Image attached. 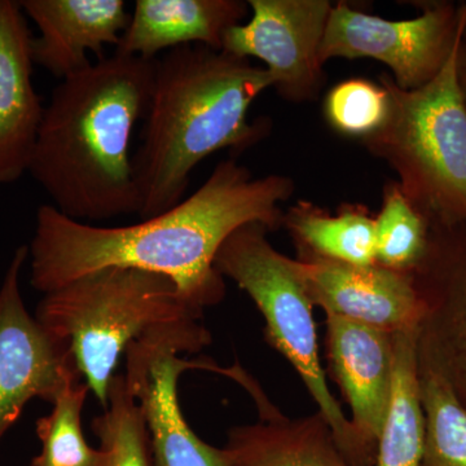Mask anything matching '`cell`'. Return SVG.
Returning a JSON list of instances; mask_svg holds the SVG:
<instances>
[{"mask_svg":"<svg viewBox=\"0 0 466 466\" xmlns=\"http://www.w3.org/2000/svg\"><path fill=\"white\" fill-rule=\"evenodd\" d=\"M294 188L289 177H256L226 159L177 207L131 226L90 225L41 205L27 247L30 283L46 294L106 267H127L167 276L204 311L226 296L225 279L214 263L223 242L249 223L268 231L283 226L280 207Z\"/></svg>","mask_w":466,"mask_h":466,"instance_id":"1","label":"cell"},{"mask_svg":"<svg viewBox=\"0 0 466 466\" xmlns=\"http://www.w3.org/2000/svg\"><path fill=\"white\" fill-rule=\"evenodd\" d=\"M155 73L156 60L115 52L52 91L27 173L64 216L87 223L139 214L130 146Z\"/></svg>","mask_w":466,"mask_h":466,"instance_id":"2","label":"cell"},{"mask_svg":"<svg viewBox=\"0 0 466 466\" xmlns=\"http://www.w3.org/2000/svg\"><path fill=\"white\" fill-rule=\"evenodd\" d=\"M272 78L266 67L207 46L186 45L156 58L155 84L133 157L140 220L184 200L196 167L222 149H249L268 134L249 122L254 100Z\"/></svg>","mask_w":466,"mask_h":466,"instance_id":"3","label":"cell"},{"mask_svg":"<svg viewBox=\"0 0 466 466\" xmlns=\"http://www.w3.org/2000/svg\"><path fill=\"white\" fill-rule=\"evenodd\" d=\"M202 315L167 276L106 267L46 293L34 317L69 346L79 375L106 408L130 345L156 328Z\"/></svg>","mask_w":466,"mask_h":466,"instance_id":"4","label":"cell"},{"mask_svg":"<svg viewBox=\"0 0 466 466\" xmlns=\"http://www.w3.org/2000/svg\"><path fill=\"white\" fill-rule=\"evenodd\" d=\"M460 38L440 75L417 90H401L389 73L380 75L389 94L388 118L360 140L397 173L401 192L431 228L466 225V106L456 78Z\"/></svg>","mask_w":466,"mask_h":466,"instance_id":"5","label":"cell"},{"mask_svg":"<svg viewBox=\"0 0 466 466\" xmlns=\"http://www.w3.org/2000/svg\"><path fill=\"white\" fill-rule=\"evenodd\" d=\"M267 227L249 223L223 242L216 268L244 290L266 321V339L293 366L332 429L339 449L354 466H375L376 455L361 443L333 397L319 355L317 325L297 259L285 257L267 238Z\"/></svg>","mask_w":466,"mask_h":466,"instance_id":"6","label":"cell"},{"mask_svg":"<svg viewBox=\"0 0 466 466\" xmlns=\"http://www.w3.org/2000/svg\"><path fill=\"white\" fill-rule=\"evenodd\" d=\"M210 343L211 334L201 320H187L150 330L126 351V386L142 412L156 466H227L225 450L192 431L177 397V383L187 370L226 375L227 370L216 364L182 358Z\"/></svg>","mask_w":466,"mask_h":466,"instance_id":"7","label":"cell"},{"mask_svg":"<svg viewBox=\"0 0 466 466\" xmlns=\"http://www.w3.org/2000/svg\"><path fill=\"white\" fill-rule=\"evenodd\" d=\"M421 15L390 21L359 12L346 2L333 5L320 48L323 66L332 58H373L390 67L401 90L433 81L450 60L466 26V2L416 3Z\"/></svg>","mask_w":466,"mask_h":466,"instance_id":"8","label":"cell"},{"mask_svg":"<svg viewBox=\"0 0 466 466\" xmlns=\"http://www.w3.org/2000/svg\"><path fill=\"white\" fill-rule=\"evenodd\" d=\"M251 17L227 30L222 51L266 64L272 88L291 103L317 100L327 76L320 60L329 0H249Z\"/></svg>","mask_w":466,"mask_h":466,"instance_id":"9","label":"cell"},{"mask_svg":"<svg viewBox=\"0 0 466 466\" xmlns=\"http://www.w3.org/2000/svg\"><path fill=\"white\" fill-rule=\"evenodd\" d=\"M27 259L21 245L0 284V441L29 401L52 403L67 382L82 379L69 346L27 311L20 283Z\"/></svg>","mask_w":466,"mask_h":466,"instance_id":"10","label":"cell"},{"mask_svg":"<svg viewBox=\"0 0 466 466\" xmlns=\"http://www.w3.org/2000/svg\"><path fill=\"white\" fill-rule=\"evenodd\" d=\"M410 278L421 302L419 367L440 377L466 410V225L431 228Z\"/></svg>","mask_w":466,"mask_h":466,"instance_id":"11","label":"cell"},{"mask_svg":"<svg viewBox=\"0 0 466 466\" xmlns=\"http://www.w3.org/2000/svg\"><path fill=\"white\" fill-rule=\"evenodd\" d=\"M297 253L300 278L314 308L386 333L417 329L421 302L410 274L379 263L355 266Z\"/></svg>","mask_w":466,"mask_h":466,"instance_id":"12","label":"cell"},{"mask_svg":"<svg viewBox=\"0 0 466 466\" xmlns=\"http://www.w3.org/2000/svg\"><path fill=\"white\" fill-rule=\"evenodd\" d=\"M327 315V355L361 443L377 455L394 383V334Z\"/></svg>","mask_w":466,"mask_h":466,"instance_id":"13","label":"cell"},{"mask_svg":"<svg viewBox=\"0 0 466 466\" xmlns=\"http://www.w3.org/2000/svg\"><path fill=\"white\" fill-rule=\"evenodd\" d=\"M33 39L20 2L0 0V186L29 170L45 115L33 84Z\"/></svg>","mask_w":466,"mask_h":466,"instance_id":"14","label":"cell"},{"mask_svg":"<svg viewBox=\"0 0 466 466\" xmlns=\"http://www.w3.org/2000/svg\"><path fill=\"white\" fill-rule=\"evenodd\" d=\"M26 18L38 27L34 64L63 79L91 66L88 54L103 58L106 46H118L131 14L122 0H23Z\"/></svg>","mask_w":466,"mask_h":466,"instance_id":"15","label":"cell"},{"mask_svg":"<svg viewBox=\"0 0 466 466\" xmlns=\"http://www.w3.org/2000/svg\"><path fill=\"white\" fill-rule=\"evenodd\" d=\"M259 421L227 434V466H354L323 416L288 419L265 392H254Z\"/></svg>","mask_w":466,"mask_h":466,"instance_id":"16","label":"cell"},{"mask_svg":"<svg viewBox=\"0 0 466 466\" xmlns=\"http://www.w3.org/2000/svg\"><path fill=\"white\" fill-rule=\"evenodd\" d=\"M248 9L241 0H137L116 52L156 60L186 45L222 51L227 30L241 24Z\"/></svg>","mask_w":466,"mask_h":466,"instance_id":"17","label":"cell"},{"mask_svg":"<svg viewBox=\"0 0 466 466\" xmlns=\"http://www.w3.org/2000/svg\"><path fill=\"white\" fill-rule=\"evenodd\" d=\"M283 226L297 251L355 266L376 260L375 218L364 205L345 204L336 216L300 200L284 213Z\"/></svg>","mask_w":466,"mask_h":466,"instance_id":"18","label":"cell"},{"mask_svg":"<svg viewBox=\"0 0 466 466\" xmlns=\"http://www.w3.org/2000/svg\"><path fill=\"white\" fill-rule=\"evenodd\" d=\"M390 408L377 444L375 466H421L424 413L420 398L416 329L394 334Z\"/></svg>","mask_w":466,"mask_h":466,"instance_id":"19","label":"cell"},{"mask_svg":"<svg viewBox=\"0 0 466 466\" xmlns=\"http://www.w3.org/2000/svg\"><path fill=\"white\" fill-rule=\"evenodd\" d=\"M88 392L82 379L72 380L58 392L50 415L36 421L42 449L30 466H103V452L88 444L82 428Z\"/></svg>","mask_w":466,"mask_h":466,"instance_id":"20","label":"cell"},{"mask_svg":"<svg viewBox=\"0 0 466 466\" xmlns=\"http://www.w3.org/2000/svg\"><path fill=\"white\" fill-rule=\"evenodd\" d=\"M424 413L421 466H466V410L440 377L419 367Z\"/></svg>","mask_w":466,"mask_h":466,"instance_id":"21","label":"cell"},{"mask_svg":"<svg viewBox=\"0 0 466 466\" xmlns=\"http://www.w3.org/2000/svg\"><path fill=\"white\" fill-rule=\"evenodd\" d=\"M91 429L99 440L103 466H156L146 422L124 375L113 380L108 406L92 420Z\"/></svg>","mask_w":466,"mask_h":466,"instance_id":"22","label":"cell"},{"mask_svg":"<svg viewBox=\"0 0 466 466\" xmlns=\"http://www.w3.org/2000/svg\"><path fill=\"white\" fill-rule=\"evenodd\" d=\"M375 226L377 263L410 274L424 258L431 227L397 182L386 183Z\"/></svg>","mask_w":466,"mask_h":466,"instance_id":"23","label":"cell"},{"mask_svg":"<svg viewBox=\"0 0 466 466\" xmlns=\"http://www.w3.org/2000/svg\"><path fill=\"white\" fill-rule=\"evenodd\" d=\"M324 115L337 133L364 139L380 130L388 118V91L368 79H348L328 92Z\"/></svg>","mask_w":466,"mask_h":466,"instance_id":"24","label":"cell"},{"mask_svg":"<svg viewBox=\"0 0 466 466\" xmlns=\"http://www.w3.org/2000/svg\"><path fill=\"white\" fill-rule=\"evenodd\" d=\"M456 78H458L459 90L466 106V26L460 38L458 56H456Z\"/></svg>","mask_w":466,"mask_h":466,"instance_id":"25","label":"cell"},{"mask_svg":"<svg viewBox=\"0 0 466 466\" xmlns=\"http://www.w3.org/2000/svg\"><path fill=\"white\" fill-rule=\"evenodd\" d=\"M30 466V465H29Z\"/></svg>","mask_w":466,"mask_h":466,"instance_id":"26","label":"cell"}]
</instances>
